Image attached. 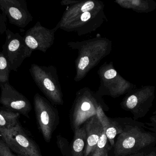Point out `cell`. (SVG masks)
<instances>
[{
  "label": "cell",
  "instance_id": "obj_1",
  "mask_svg": "<svg viewBox=\"0 0 156 156\" xmlns=\"http://www.w3.org/2000/svg\"><path fill=\"white\" fill-rule=\"evenodd\" d=\"M100 5V2L88 1L70 7L64 14L58 27L67 31L84 34L85 26H89V22H93V19H96L97 16L100 15L101 8L96 10L101 6H99Z\"/></svg>",
  "mask_w": 156,
  "mask_h": 156
},
{
  "label": "cell",
  "instance_id": "obj_2",
  "mask_svg": "<svg viewBox=\"0 0 156 156\" xmlns=\"http://www.w3.org/2000/svg\"><path fill=\"white\" fill-rule=\"evenodd\" d=\"M0 136L14 154L20 156H43L39 147L18 123L11 129L0 128Z\"/></svg>",
  "mask_w": 156,
  "mask_h": 156
},
{
  "label": "cell",
  "instance_id": "obj_3",
  "mask_svg": "<svg viewBox=\"0 0 156 156\" xmlns=\"http://www.w3.org/2000/svg\"><path fill=\"white\" fill-rule=\"evenodd\" d=\"M34 106L38 127L45 142L49 143L59 124L57 110L38 93L34 97Z\"/></svg>",
  "mask_w": 156,
  "mask_h": 156
},
{
  "label": "cell",
  "instance_id": "obj_4",
  "mask_svg": "<svg viewBox=\"0 0 156 156\" xmlns=\"http://www.w3.org/2000/svg\"><path fill=\"white\" fill-rule=\"evenodd\" d=\"M6 38L2 53L7 60L11 70L17 71L23 61L29 57L32 52L27 47L24 37L9 29L5 31Z\"/></svg>",
  "mask_w": 156,
  "mask_h": 156
},
{
  "label": "cell",
  "instance_id": "obj_5",
  "mask_svg": "<svg viewBox=\"0 0 156 156\" xmlns=\"http://www.w3.org/2000/svg\"><path fill=\"white\" fill-rule=\"evenodd\" d=\"M82 92L77 95L70 114V123L73 131L96 115L97 107L101 104L90 91Z\"/></svg>",
  "mask_w": 156,
  "mask_h": 156
},
{
  "label": "cell",
  "instance_id": "obj_6",
  "mask_svg": "<svg viewBox=\"0 0 156 156\" xmlns=\"http://www.w3.org/2000/svg\"><path fill=\"white\" fill-rule=\"evenodd\" d=\"M34 81L42 92L53 103L63 105L64 101L60 87L56 80L47 74L46 68L32 64L29 69Z\"/></svg>",
  "mask_w": 156,
  "mask_h": 156
},
{
  "label": "cell",
  "instance_id": "obj_7",
  "mask_svg": "<svg viewBox=\"0 0 156 156\" xmlns=\"http://www.w3.org/2000/svg\"><path fill=\"white\" fill-rule=\"evenodd\" d=\"M0 103L4 108L29 118L32 106L29 100L16 90L9 82L0 83Z\"/></svg>",
  "mask_w": 156,
  "mask_h": 156
},
{
  "label": "cell",
  "instance_id": "obj_8",
  "mask_svg": "<svg viewBox=\"0 0 156 156\" xmlns=\"http://www.w3.org/2000/svg\"><path fill=\"white\" fill-rule=\"evenodd\" d=\"M0 10L10 24L20 28L26 27L33 19L25 0H0Z\"/></svg>",
  "mask_w": 156,
  "mask_h": 156
},
{
  "label": "cell",
  "instance_id": "obj_9",
  "mask_svg": "<svg viewBox=\"0 0 156 156\" xmlns=\"http://www.w3.org/2000/svg\"><path fill=\"white\" fill-rule=\"evenodd\" d=\"M53 33V31L48 30L37 22L27 31L24 38L27 46L32 52L34 50L45 52L53 44V41L49 40V35Z\"/></svg>",
  "mask_w": 156,
  "mask_h": 156
},
{
  "label": "cell",
  "instance_id": "obj_10",
  "mask_svg": "<svg viewBox=\"0 0 156 156\" xmlns=\"http://www.w3.org/2000/svg\"><path fill=\"white\" fill-rule=\"evenodd\" d=\"M84 126L86 141L83 156H90L94 151L104 129L96 115L89 119Z\"/></svg>",
  "mask_w": 156,
  "mask_h": 156
},
{
  "label": "cell",
  "instance_id": "obj_11",
  "mask_svg": "<svg viewBox=\"0 0 156 156\" xmlns=\"http://www.w3.org/2000/svg\"><path fill=\"white\" fill-rule=\"evenodd\" d=\"M74 136L71 147L72 156H83L86 145V133L84 126L74 130Z\"/></svg>",
  "mask_w": 156,
  "mask_h": 156
},
{
  "label": "cell",
  "instance_id": "obj_12",
  "mask_svg": "<svg viewBox=\"0 0 156 156\" xmlns=\"http://www.w3.org/2000/svg\"><path fill=\"white\" fill-rule=\"evenodd\" d=\"M20 114L8 110H0V128L9 129L19 123Z\"/></svg>",
  "mask_w": 156,
  "mask_h": 156
},
{
  "label": "cell",
  "instance_id": "obj_13",
  "mask_svg": "<svg viewBox=\"0 0 156 156\" xmlns=\"http://www.w3.org/2000/svg\"><path fill=\"white\" fill-rule=\"evenodd\" d=\"M125 128V127H124ZM124 128L122 127L116 120L111 119L110 124L105 132L108 141H109L112 147L115 144L114 139L118 134L122 132Z\"/></svg>",
  "mask_w": 156,
  "mask_h": 156
},
{
  "label": "cell",
  "instance_id": "obj_14",
  "mask_svg": "<svg viewBox=\"0 0 156 156\" xmlns=\"http://www.w3.org/2000/svg\"><path fill=\"white\" fill-rule=\"evenodd\" d=\"M108 141L105 132L104 131L94 151L90 156H105L108 152Z\"/></svg>",
  "mask_w": 156,
  "mask_h": 156
},
{
  "label": "cell",
  "instance_id": "obj_15",
  "mask_svg": "<svg viewBox=\"0 0 156 156\" xmlns=\"http://www.w3.org/2000/svg\"><path fill=\"white\" fill-rule=\"evenodd\" d=\"M11 69L7 60L2 52H0V83L9 82Z\"/></svg>",
  "mask_w": 156,
  "mask_h": 156
},
{
  "label": "cell",
  "instance_id": "obj_16",
  "mask_svg": "<svg viewBox=\"0 0 156 156\" xmlns=\"http://www.w3.org/2000/svg\"><path fill=\"white\" fill-rule=\"evenodd\" d=\"M57 144L64 156H72L71 155V147L66 139L60 135L57 136Z\"/></svg>",
  "mask_w": 156,
  "mask_h": 156
},
{
  "label": "cell",
  "instance_id": "obj_17",
  "mask_svg": "<svg viewBox=\"0 0 156 156\" xmlns=\"http://www.w3.org/2000/svg\"><path fill=\"white\" fill-rule=\"evenodd\" d=\"M96 116L103 127L104 131H105L109 126L111 122V118L106 116L103 109L101 104L97 107L96 110Z\"/></svg>",
  "mask_w": 156,
  "mask_h": 156
},
{
  "label": "cell",
  "instance_id": "obj_18",
  "mask_svg": "<svg viewBox=\"0 0 156 156\" xmlns=\"http://www.w3.org/2000/svg\"><path fill=\"white\" fill-rule=\"evenodd\" d=\"M8 146L0 138V156H20L14 154Z\"/></svg>",
  "mask_w": 156,
  "mask_h": 156
},
{
  "label": "cell",
  "instance_id": "obj_19",
  "mask_svg": "<svg viewBox=\"0 0 156 156\" xmlns=\"http://www.w3.org/2000/svg\"><path fill=\"white\" fill-rule=\"evenodd\" d=\"M6 16L3 14L0 13V35L5 33L7 28L6 26Z\"/></svg>",
  "mask_w": 156,
  "mask_h": 156
},
{
  "label": "cell",
  "instance_id": "obj_20",
  "mask_svg": "<svg viewBox=\"0 0 156 156\" xmlns=\"http://www.w3.org/2000/svg\"><path fill=\"white\" fill-rule=\"evenodd\" d=\"M138 100L137 97L135 95L130 96L126 102V106L129 109H133L136 106Z\"/></svg>",
  "mask_w": 156,
  "mask_h": 156
},
{
  "label": "cell",
  "instance_id": "obj_21",
  "mask_svg": "<svg viewBox=\"0 0 156 156\" xmlns=\"http://www.w3.org/2000/svg\"><path fill=\"white\" fill-rule=\"evenodd\" d=\"M117 75V72L114 69H110L104 73V78L105 79L111 80L114 78Z\"/></svg>",
  "mask_w": 156,
  "mask_h": 156
},
{
  "label": "cell",
  "instance_id": "obj_22",
  "mask_svg": "<svg viewBox=\"0 0 156 156\" xmlns=\"http://www.w3.org/2000/svg\"><path fill=\"white\" fill-rule=\"evenodd\" d=\"M105 156H108V154H106V155Z\"/></svg>",
  "mask_w": 156,
  "mask_h": 156
}]
</instances>
